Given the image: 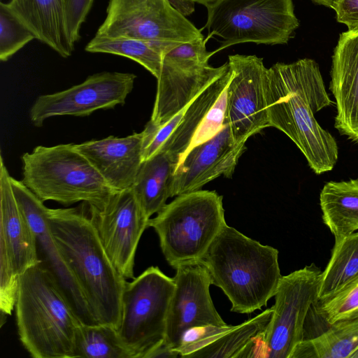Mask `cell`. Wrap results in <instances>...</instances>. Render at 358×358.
Segmentation results:
<instances>
[{
	"instance_id": "29",
	"label": "cell",
	"mask_w": 358,
	"mask_h": 358,
	"mask_svg": "<svg viewBox=\"0 0 358 358\" xmlns=\"http://www.w3.org/2000/svg\"><path fill=\"white\" fill-rule=\"evenodd\" d=\"M71 358H135V355L122 341L115 327L80 323Z\"/></svg>"
},
{
	"instance_id": "1",
	"label": "cell",
	"mask_w": 358,
	"mask_h": 358,
	"mask_svg": "<svg viewBox=\"0 0 358 358\" xmlns=\"http://www.w3.org/2000/svg\"><path fill=\"white\" fill-rule=\"evenodd\" d=\"M265 94L270 127L286 134L317 175L331 171L338 157L336 139L315 113L331 105L317 62L309 58L267 69Z\"/></svg>"
},
{
	"instance_id": "18",
	"label": "cell",
	"mask_w": 358,
	"mask_h": 358,
	"mask_svg": "<svg viewBox=\"0 0 358 358\" xmlns=\"http://www.w3.org/2000/svg\"><path fill=\"white\" fill-rule=\"evenodd\" d=\"M245 149V143L234 141L225 121L215 136L182 156L173 176L171 197L200 190L221 176L231 178Z\"/></svg>"
},
{
	"instance_id": "32",
	"label": "cell",
	"mask_w": 358,
	"mask_h": 358,
	"mask_svg": "<svg viewBox=\"0 0 358 358\" xmlns=\"http://www.w3.org/2000/svg\"><path fill=\"white\" fill-rule=\"evenodd\" d=\"M227 86L208 110L203 121L199 125L187 151L194 146L210 139L222 129L227 117Z\"/></svg>"
},
{
	"instance_id": "20",
	"label": "cell",
	"mask_w": 358,
	"mask_h": 358,
	"mask_svg": "<svg viewBox=\"0 0 358 358\" xmlns=\"http://www.w3.org/2000/svg\"><path fill=\"white\" fill-rule=\"evenodd\" d=\"M329 89L336 99L334 127L358 143V29L339 36L334 48Z\"/></svg>"
},
{
	"instance_id": "9",
	"label": "cell",
	"mask_w": 358,
	"mask_h": 358,
	"mask_svg": "<svg viewBox=\"0 0 358 358\" xmlns=\"http://www.w3.org/2000/svg\"><path fill=\"white\" fill-rule=\"evenodd\" d=\"M208 40L203 37L182 43L164 54L157 78L152 124L168 122L228 69V62L219 67L208 64L215 52L207 51Z\"/></svg>"
},
{
	"instance_id": "33",
	"label": "cell",
	"mask_w": 358,
	"mask_h": 358,
	"mask_svg": "<svg viewBox=\"0 0 358 358\" xmlns=\"http://www.w3.org/2000/svg\"><path fill=\"white\" fill-rule=\"evenodd\" d=\"M233 327L210 325L192 328L185 333L180 346L176 350L180 357L190 358L194 353L217 340Z\"/></svg>"
},
{
	"instance_id": "25",
	"label": "cell",
	"mask_w": 358,
	"mask_h": 358,
	"mask_svg": "<svg viewBox=\"0 0 358 358\" xmlns=\"http://www.w3.org/2000/svg\"><path fill=\"white\" fill-rule=\"evenodd\" d=\"M334 239L331 257L320 274L317 301L331 297L358 280V231Z\"/></svg>"
},
{
	"instance_id": "15",
	"label": "cell",
	"mask_w": 358,
	"mask_h": 358,
	"mask_svg": "<svg viewBox=\"0 0 358 358\" xmlns=\"http://www.w3.org/2000/svg\"><path fill=\"white\" fill-rule=\"evenodd\" d=\"M231 76L227 87L226 122L236 143H246L252 135L270 127L265 94L267 68L256 55L228 57Z\"/></svg>"
},
{
	"instance_id": "5",
	"label": "cell",
	"mask_w": 358,
	"mask_h": 358,
	"mask_svg": "<svg viewBox=\"0 0 358 358\" xmlns=\"http://www.w3.org/2000/svg\"><path fill=\"white\" fill-rule=\"evenodd\" d=\"M22 162V182L43 202L99 208L117 192L73 143L36 146Z\"/></svg>"
},
{
	"instance_id": "12",
	"label": "cell",
	"mask_w": 358,
	"mask_h": 358,
	"mask_svg": "<svg viewBox=\"0 0 358 358\" xmlns=\"http://www.w3.org/2000/svg\"><path fill=\"white\" fill-rule=\"evenodd\" d=\"M40 261L36 237L15 199L11 176L0 156V310L15 308L20 278Z\"/></svg>"
},
{
	"instance_id": "10",
	"label": "cell",
	"mask_w": 358,
	"mask_h": 358,
	"mask_svg": "<svg viewBox=\"0 0 358 358\" xmlns=\"http://www.w3.org/2000/svg\"><path fill=\"white\" fill-rule=\"evenodd\" d=\"M321 272L311 264L282 275L271 320L261 335L264 357L292 358L303 341L308 313L317 301Z\"/></svg>"
},
{
	"instance_id": "36",
	"label": "cell",
	"mask_w": 358,
	"mask_h": 358,
	"mask_svg": "<svg viewBox=\"0 0 358 358\" xmlns=\"http://www.w3.org/2000/svg\"><path fill=\"white\" fill-rule=\"evenodd\" d=\"M180 357L178 352L171 348L164 342L162 343L156 348L152 349L146 356L145 358L155 357H169L176 358Z\"/></svg>"
},
{
	"instance_id": "16",
	"label": "cell",
	"mask_w": 358,
	"mask_h": 358,
	"mask_svg": "<svg viewBox=\"0 0 358 358\" xmlns=\"http://www.w3.org/2000/svg\"><path fill=\"white\" fill-rule=\"evenodd\" d=\"M175 289L166 319L164 343L176 350L185 333L194 327L227 324L215 309L210 294L212 280L201 261L178 265Z\"/></svg>"
},
{
	"instance_id": "34",
	"label": "cell",
	"mask_w": 358,
	"mask_h": 358,
	"mask_svg": "<svg viewBox=\"0 0 358 358\" xmlns=\"http://www.w3.org/2000/svg\"><path fill=\"white\" fill-rule=\"evenodd\" d=\"M94 0H65L66 22L69 37L75 43L80 39V31Z\"/></svg>"
},
{
	"instance_id": "8",
	"label": "cell",
	"mask_w": 358,
	"mask_h": 358,
	"mask_svg": "<svg viewBox=\"0 0 358 358\" xmlns=\"http://www.w3.org/2000/svg\"><path fill=\"white\" fill-rule=\"evenodd\" d=\"M173 278L150 266L126 282L122 295L121 318L117 329L135 358H145L164 341Z\"/></svg>"
},
{
	"instance_id": "26",
	"label": "cell",
	"mask_w": 358,
	"mask_h": 358,
	"mask_svg": "<svg viewBox=\"0 0 358 358\" xmlns=\"http://www.w3.org/2000/svg\"><path fill=\"white\" fill-rule=\"evenodd\" d=\"M273 313L272 307L234 326L217 340L194 353L190 358L253 357L256 339L265 330Z\"/></svg>"
},
{
	"instance_id": "23",
	"label": "cell",
	"mask_w": 358,
	"mask_h": 358,
	"mask_svg": "<svg viewBox=\"0 0 358 358\" xmlns=\"http://www.w3.org/2000/svg\"><path fill=\"white\" fill-rule=\"evenodd\" d=\"M178 164V162L165 152H159L143 162L131 188L149 218L158 213L171 197Z\"/></svg>"
},
{
	"instance_id": "31",
	"label": "cell",
	"mask_w": 358,
	"mask_h": 358,
	"mask_svg": "<svg viewBox=\"0 0 358 358\" xmlns=\"http://www.w3.org/2000/svg\"><path fill=\"white\" fill-rule=\"evenodd\" d=\"M314 307L329 325L358 318V280L331 297L317 301Z\"/></svg>"
},
{
	"instance_id": "37",
	"label": "cell",
	"mask_w": 358,
	"mask_h": 358,
	"mask_svg": "<svg viewBox=\"0 0 358 358\" xmlns=\"http://www.w3.org/2000/svg\"><path fill=\"white\" fill-rule=\"evenodd\" d=\"M313 2H315L319 5L324 6L328 8H332L334 4L338 0H311Z\"/></svg>"
},
{
	"instance_id": "22",
	"label": "cell",
	"mask_w": 358,
	"mask_h": 358,
	"mask_svg": "<svg viewBox=\"0 0 358 358\" xmlns=\"http://www.w3.org/2000/svg\"><path fill=\"white\" fill-rule=\"evenodd\" d=\"M8 3L37 40L62 57L72 55L74 45L67 32L65 0H10Z\"/></svg>"
},
{
	"instance_id": "14",
	"label": "cell",
	"mask_w": 358,
	"mask_h": 358,
	"mask_svg": "<svg viewBox=\"0 0 358 358\" xmlns=\"http://www.w3.org/2000/svg\"><path fill=\"white\" fill-rule=\"evenodd\" d=\"M136 78L131 73L105 71L93 74L69 89L39 96L30 108V120L41 127L52 117H84L98 110L124 105Z\"/></svg>"
},
{
	"instance_id": "13",
	"label": "cell",
	"mask_w": 358,
	"mask_h": 358,
	"mask_svg": "<svg viewBox=\"0 0 358 358\" xmlns=\"http://www.w3.org/2000/svg\"><path fill=\"white\" fill-rule=\"evenodd\" d=\"M87 205L89 215L112 263L126 279L134 278V262L149 218L131 187L117 191L99 208Z\"/></svg>"
},
{
	"instance_id": "21",
	"label": "cell",
	"mask_w": 358,
	"mask_h": 358,
	"mask_svg": "<svg viewBox=\"0 0 358 358\" xmlns=\"http://www.w3.org/2000/svg\"><path fill=\"white\" fill-rule=\"evenodd\" d=\"M143 131L75 144L115 191L132 187L143 163Z\"/></svg>"
},
{
	"instance_id": "27",
	"label": "cell",
	"mask_w": 358,
	"mask_h": 358,
	"mask_svg": "<svg viewBox=\"0 0 358 358\" xmlns=\"http://www.w3.org/2000/svg\"><path fill=\"white\" fill-rule=\"evenodd\" d=\"M357 348L358 318H356L329 324L318 336L303 339L292 358H350Z\"/></svg>"
},
{
	"instance_id": "39",
	"label": "cell",
	"mask_w": 358,
	"mask_h": 358,
	"mask_svg": "<svg viewBox=\"0 0 358 358\" xmlns=\"http://www.w3.org/2000/svg\"><path fill=\"white\" fill-rule=\"evenodd\" d=\"M350 358H358V348L353 352V354L351 355Z\"/></svg>"
},
{
	"instance_id": "35",
	"label": "cell",
	"mask_w": 358,
	"mask_h": 358,
	"mask_svg": "<svg viewBox=\"0 0 358 358\" xmlns=\"http://www.w3.org/2000/svg\"><path fill=\"white\" fill-rule=\"evenodd\" d=\"M332 9L338 22L345 24L348 30L358 29V0H338Z\"/></svg>"
},
{
	"instance_id": "7",
	"label": "cell",
	"mask_w": 358,
	"mask_h": 358,
	"mask_svg": "<svg viewBox=\"0 0 358 358\" xmlns=\"http://www.w3.org/2000/svg\"><path fill=\"white\" fill-rule=\"evenodd\" d=\"M206 8V38H221L215 53L244 43L286 44L299 26L292 0H218Z\"/></svg>"
},
{
	"instance_id": "3",
	"label": "cell",
	"mask_w": 358,
	"mask_h": 358,
	"mask_svg": "<svg viewBox=\"0 0 358 358\" xmlns=\"http://www.w3.org/2000/svg\"><path fill=\"white\" fill-rule=\"evenodd\" d=\"M212 285L231 303V311L251 313L274 296L282 277L278 250L262 245L227 224L200 260Z\"/></svg>"
},
{
	"instance_id": "24",
	"label": "cell",
	"mask_w": 358,
	"mask_h": 358,
	"mask_svg": "<svg viewBox=\"0 0 358 358\" xmlns=\"http://www.w3.org/2000/svg\"><path fill=\"white\" fill-rule=\"evenodd\" d=\"M320 205L322 221L334 238L358 231V178L325 183Z\"/></svg>"
},
{
	"instance_id": "17",
	"label": "cell",
	"mask_w": 358,
	"mask_h": 358,
	"mask_svg": "<svg viewBox=\"0 0 358 358\" xmlns=\"http://www.w3.org/2000/svg\"><path fill=\"white\" fill-rule=\"evenodd\" d=\"M231 76L228 69L199 93L185 108L160 125L150 121L142 131L143 161L165 152L178 163L187 151L206 114L227 86Z\"/></svg>"
},
{
	"instance_id": "11",
	"label": "cell",
	"mask_w": 358,
	"mask_h": 358,
	"mask_svg": "<svg viewBox=\"0 0 358 358\" xmlns=\"http://www.w3.org/2000/svg\"><path fill=\"white\" fill-rule=\"evenodd\" d=\"M95 36L178 43L204 37L169 0H109Z\"/></svg>"
},
{
	"instance_id": "4",
	"label": "cell",
	"mask_w": 358,
	"mask_h": 358,
	"mask_svg": "<svg viewBox=\"0 0 358 358\" xmlns=\"http://www.w3.org/2000/svg\"><path fill=\"white\" fill-rule=\"evenodd\" d=\"M15 309L20 340L32 357H72L81 322L42 260L20 278Z\"/></svg>"
},
{
	"instance_id": "30",
	"label": "cell",
	"mask_w": 358,
	"mask_h": 358,
	"mask_svg": "<svg viewBox=\"0 0 358 358\" xmlns=\"http://www.w3.org/2000/svg\"><path fill=\"white\" fill-rule=\"evenodd\" d=\"M36 36L8 3H0V60L8 61Z\"/></svg>"
},
{
	"instance_id": "38",
	"label": "cell",
	"mask_w": 358,
	"mask_h": 358,
	"mask_svg": "<svg viewBox=\"0 0 358 358\" xmlns=\"http://www.w3.org/2000/svg\"><path fill=\"white\" fill-rule=\"evenodd\" d=\"M184 1L192 2L194 3H198L202 4V5L205 6L206 7H207V6H210V4L216 2L218 0H184Z\"/></svg>"
},
{
	"instance_id": "28",
	"label": "cell",
	"mask_w": 358,
	"mask_h": 358,
	"mask_svg": "<svg viewBox=\"0 0 358 358\" xmlns=\"http://www.w3.org/2000/svg\"><path fill=\"white\" fill-rule=\"evenodd\" d=\"M180 44L182 43L133 38H106L94 36L85 50L92 53H108L127 57L143 66L157 78L164 54Z\"/></svg>"
},
{
	"instance_id": "6",
	"label": "cell",
	"mask_w": 358,
	"mask_h": 358,
	"mask_svg": "<svg viewBox=\"0 0 358 358\" xmlns=\"http://www.w3.org/2000/svg\"><path fill=\"white\" fill-rule=\"evenodd\" d=\"M226 224L222 196L200 189L176 196L149 220L148 227L156 231L166 260L176 268L200 261Z\"/></svg>"
},
{
	"instance_id": "19",
	"label": "cell",
	"mask_w": 358,
	"mask_h": 358,
	"mask_svg": "<svg viewBox=\"0 0 358 358\" xmlns=\"http://www.w3.org/2000/svg\"><path fill=\"white\" fill-rule=\"evenodd\" d=\"M11 185L17 203L35 233L39 259L56 278L81 323L98 324L56 245L47 220L48 208L22 180L11 177Z\"/></svg>"
},
{
	"instance_id": "2",
	"label": "cell",
	"mask_w": 358,
	"mask_h": 358,
	"mask_svg": "<svg viewBox=\"0 0 358 358\" xmlns=\"http://www.w3.org/2000/svg\"><path fill=\"white\" fill-rule=\"evenodd\" d=\"M56 245L98 324L117 329L127 279L108 256L86 203L79 207L47 208Z\"/></svg>"
}]
</instances>
